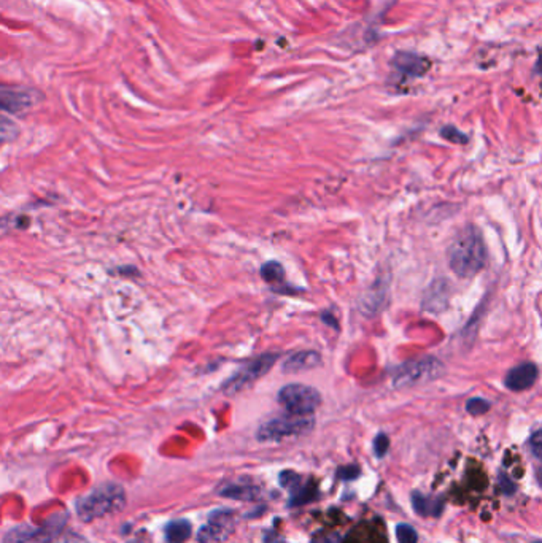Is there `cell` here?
<instances>
[{
	"instance_id": "cell-1",
	"label": "cell",
	"mask_w": 542,
	"mask_h": 543,
	"mask_svg": "<svg viewBox=\"0 0 542 543\" xmlns=\"http://www.w3.org/2000/svg\"><path fill=\"white\" fill-rule=\"evenodd\" d=\"M448 266L458 277L471 278L487 264L488 253L483 237L474 226H468L457 234L447 251Z\"/></svg>"
},
{
	"instance_id": "cell-2",
	"label": "cell",
	"mask_w": 542,
	"mask_h": 543,
	"mask_svg": "<svg viewBox=\"0 0 542 543\" xmlns=\"http://www.w3.org/2000/svg\"><path fill=\"white\" fill-rule=\"evenodd\" d=\"M126 504V496L121 486L115 483H105L97 486L83 498L76 500V513L83 521H91L101 516H107L123 510Z\"/></svg>"
},
{
	"instance_id": "cell-3",
	"label": "cell",
	"mask_w": 542,
	"mask_h": 543,
	"mask_svg": "<svg viewBox=\"0 0 542 543\" xmlns=\"http://www.w3.org/2000/svg\"><path fill=\"white\" fill-rule=\"evenodd\" d=\"M313 418L290 415L273 418L258 429V440L260 442H280L283 438H290L307 434L313 427Z\"/></svg>"
},
{
	"instance_id": "cell-4",
	"label": "cell",
	"mask_w": 542,
	"mask_h": 543,
	"mask_svg": "<svg viewBox=\"0 0 542 543\" xmlns=\"http://www.w3.org/2000/svg\"><path fill=\"white\" fill-rule=\"evenodd\" d=\"M278 402L290 415L311 416L322 403V396L312 386L286 385L278 392Z\"/></svg>"
},
{
	"instance_id": "cell-5",
	"label": "cell",
	"mask_w": 542,
	"mask_h": 543,
	"mask_svg": "<svg viewBox=\"0 0 542 543\" xmlns=\"http://www.w3.org/2000/svg\"><path fill=\"white\" fill-rule=\"evenodd\" d=\"M446 367L436 358H423L402 364L395 375L397 387H409L439 379Z\"/></svg>"
},
{
	"instance_id": "cell-6",
	"label": "cell",
	"mask_w": 542,
	"mask_h": 543,
	"mask_svg": "<svg viewBox=\"0 0 542 543\" xmlns=\"http://www.w3.org/2000/svg\"><path fill=\"white\" fill-rule=\"evenodd\" d=\"M277 359L278 354L273 353L262 354L260 358L253 359L250 364H247L244 369L234 376V379H231L228 383H226L225 385L226 392L234 394V392H239L244 390V387H249L256 380H260L261 376H264L267 372L272 369V365L275 364Z\"/></svg>"
},
{
	"instance_id": "cell-7",
	"label": "cell",
	"mask_w": 542,
	"mask_h": 543,
	"mask_svg": "<svg viewBox=\"0 0 542 543\" xmlns=\"http://www.w3.org/2000/svg\"><path fill=\"white\" fill-rule=\"evenodd\" d=\"M40 100V92L23 87H0V110L7 113H24Z\"/></svg>"
},
{
	"instance_id": "cell-8",
	"label": "cell",
	"mask_w": 542,
	"mask_h": 543,
	"mask_svg": "<svg viewBox=\"0 0 542 543\" xmlns=\"http://www.w3.org/2000/svg\"><path fill=\"white\" fill-rule=\"evenodd\" d=\"M391 67L401 78H420L431 69V59L414 51H397Z\"/></svg>"
},
{
	"instance_id": "cell-9",
	"label": "cell",
	"mask_w": 542,
	"mask_h": 543,
	"mask_svg": "<svg viewBox=\"0 0 542 543\" xmlns=\"http://www.w3.org/2000/svg\"><path fill=\"white\" fill-rule=\"evenodd\" d=\"M232 527L234 526L228 511H216L210 516L209 524L200 529L199 540L202 543H220L228 539Z\"/></svg>"
},
{
	"instance_id": "cell-10",
	"label": "cell",
	"mask_w": 542,
	"mask_h": 543,
	"mask_svg": "<svg viewBox=\"0 0 542 543\" xmlns=\"http://www.w3.org/2000/svg\"><path fill=\"white\" fill-rule=\"evenodd\" d=\"M538 376H539L538 365L533 364V362H523V364L514 367V369H510L508 372V375H505L504 379V385L508 390L515 392L526 391L534 385Z\"/></svg>"
},
{
	"instance_id": "cell-11",
	"label": "cell",
	"mask_w": 542,
	"mask_h": 543,
	"mask_svg": "<svg viewBox=\"0 0 542 543\" xmlns=\"http://www.w3.org/2000/svg\"><path fill=\"white\" fill-rule=\"evenodd\" d=\"M322 364V356L317 351L304 350L298 351V353L291 354L285 362H283L282 370L288 372V374H296V372L311 370Z\"/></svg>"
},
{
	"instance_id": "cell-12",
	"label": "cell",
	"mask_w": 542,
	"mask_h": 543,
	"mask_svg": "<svg viewBox=\"0 0 542 543\" xmlns=\"http://www.w3.org/2000/svg\"><path fill=\"white\" fill-rule=\"evenodd\" d=\"M412 507L420 516H435L442 513V500L439 498H426L420 493L412 494Z\"/></svg>"
},
{
	"instance_id": "cell-13",
	"label": "cell",
	"mask_w": 542,
	"mask_h": 543,
	"mask_svg": "<svg viewBox=\"0 0 542 543\" xmlns=\"http://www.w3.org/2000/svg\"><path fill=\"white\" fill-rule=\"evenodd\" d=\"M191 524L187 520H175L166 527V539L169 543H185L191 537Z\"/></svg>"
},
{
	"instance_id": "cell-14",
	"label": "cell",
	"mask_w": 542,
	"mask_h": 543,
	"mask_svg": "<svg viewBox=\"0 0 542 543\" xmlns=\"http://www.w3.org/2000/svg\"><path fill=\"white\" fill-rule=\"evenodd\" d=\"M220 494L223 496V498L237 499V500H255L260 498V489L255 488V486L231 485L221 489Z\"/></svg>"
},
{
	"instance_id": "cell-15",
	"label": "cell",
	"mask_w": 542,
	"mask_h": 543,
	"mask_svg": "<svg viewBox=\"0 0 542 543\" xmlns=\"http://www.w3.org/2000/svg\"><path fill=\"white\" fill-rule=\"evenodd\" d=\"M19 127L18 124L10 120V118L0 115V147L5 143L13 142L18 137Z\"/></svg>"
},
{
	"instance_id": "cell-16",
	"label": "cell",
	"mask_w": 542,
	"mask_h": 543,
	"mask_svg": "<svg viewBox=\"0 0 542 543\" xmlns=\"http://www.w3.org/2000/svg\"><path fill=\"white\" fill-rule=\"evenodd\" d=\"M261 277L267 283H280L285 278V268L282 267V264L269 261L261 267Z\"/></svg>"
},
{
	"instance_id": "cell-17",
	"label": "cell",
	"mask_w": 542,
	"mask_h": 543,
	"mask_svg": "<svg viewBox=\"0 0 542 543\" xmlns=\"http://www.w3.org/2000/svg\"><path fill=\"white\" fill-rule=\"evenodd\" d=\"M317 498V489L315 486H302L299 485L296 489L293 491V498L290 500V507H298L304 505L307 502H312V500Z\"/></svg>"
},
{
	"instance_id": "cell-18",
	"label": "cell",
	"mask_w": 542,
	"mask_h": 543,
	"mask_svg": "<svg viewBox=\"0 0 542 543\" xmlns=\"http://www.w3.org/2000/svg\"><path fill=\"white\" fill-rule=\"evenodd\" d=\"M40 531L32 529V527H18V529H13L5 539V543H28L32 537L39 534Z\"/></svg>"
},
{
	"instance_id": "cell-19",
	"label": "cell",
	"mask_w": 542,
	"mask_h": 543,
	"mask_svg": "<svg viewBox=\"0 0 542 543\" xmlns=\"http://www.w3.org/2000/svg\"><path fill=\"white\" fill-rule=\"evenodd\" d=\"M490 407H492V403L482 399V397H472V399L468 401V403H466V410H468L469 415H472V416L485 415V413L490 410Z\"/></svg>"
},
{
	"instance_id": "cell-20",
	"label": "cell",
	"mask_w": 542,
	"mask_h": 543,
	"mask_svg": "<svg viewBox=\"0 0 542 543\" xmlns=\"http://www.w3.org/2000/svg\"><path fill=\"white\" fill-rule=\"evenodd\" d=\"M396 539L397 543H418L417 531L410 524H397Z\"/></svg>"
},
{
	"instance_id": "cell-21",
	"label": "cell",
	"mask_w": 542,
	"mask_h": 543,
	"mask_svg": "<svg viewBox=\"0 0 542 543\" xmlns=\"http://www.w3.org/2000/svg\"><path fill=\"white\" fill-rule=\"evenodd\" d=\"M46 543H87L83 537L75 534V532H56L54 535H51Z\"/></svg>"
},
{
	"instance_id": "cell-22",
	"label": "cell",
	"mask_w": 542,
	"mask_h": 543,
	"mask_svg": "<svg viewBox=\"0 0 542 543\" xmlns=\"http://www.w3.org/2000/svg\"><path fill=\"white\" fill-rule=\"evenodd\" d=\"M441 136L446 138L448 142H453V143H459V145H464L468 142V137L464 136L463 132H459L457 127L453 126H446L441 131Z\"/></svg>"
},
{
	"instance_id": "cell-23",
	"label": "cell",
	"mask_w": 542,
	"mask_h": 543,
	"mask_svg": "<svg viewBox=\"0 0 542 543\" xmlns=\"http://www.w3.org/2000/svg\"><path fill=\"white\" fill-rule=\"evenodd\" d=\"M280 483L283 488H288L294 491L298 488L299 485H301V477L296 472H291V470H288V472H283L280 475Z\"/></svg>"
},
{
	"instance_id": "cell-24",
	"label": "cell",
	"mask_w": 542,
	"mask_h": 543,
	"mask_svg": "<svg viewBox=\"0 0 542 543\" xmlns=\"http://www.w3.org/2000/svg\"><path fill=\"white\" fill-rule=\"evenodd\" d=\"M390 448V440L385 434H379L374 440V451L377 458H384Z\"/></svg>"
},
{
	"instance_id": "cell-25",
	"label": "cell",
	"mask_w": 542,
	"mask_h": 543,
	"mask_svg": "<svg viewBox=\"0 0 542 543\" xmlns=\"http://www.w3.org/2000/svg\"><path fill=\"white\" fill-rule=\"evenodd\" d=\"M541 447H542V438H541V431H536L533 436L530 437V448L533 451L534 458H541Z\"/></svg>"
},
{
	"instance_id": "cell-26",
	"label": "cell",
	"mask_w": 542,
	"mask_h": 543,
	"mask_svg": "<svg viewBox=\"0 0 542 543\" xmlns=\"http://www.w3.org/2000/svg\"><path fill=\"white\" fill-rule=\"evenodd\" d=\"M337 475L344 480H350V478L353 480L359 475V469L358 467H345V469H340Z\"/></svg>"
},
{
	"instance_id": "cell-27",
	"label": "cell",
	"mask_w": 542,
	"mask_h": 543,
	"mask_svg": "<svg viewBox=\"0 0 542 543\" xmlns=\"http://www.w3.org/2000/svg\"><path fill=\"white\" fill-rule=\"evenodd\" d=\"M131 543H140V542H131Z\"/></svg>"
},
{
	"instance_id": "cell-28",
	"label": "cell",
	"mask_w": 542,
	"mask_h": 543,
	"mask_svg": "<svg viewBox=\"0 0 542 543\" xmlns=\"http://www.w3.org/2000/svg\"><path fill=\"white\" fill-rule=\"evenodd\" d=\"M534 543H541V542H534Z\"/></svg>"
}]
</instances>
